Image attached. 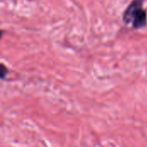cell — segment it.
<instances>
[{
	"instance_id": "6da1fadb",
	"label": "cell",
	"mask_w": 147,
	"mask_h": 147,
	"mask_svg": "<svg viewBox=\"0 0 147 147\" xmlns=\"http://www.w3.org/2000/svg\"><path fill=\"white\" fill-rule=\"evenodd\" d=\"M123 21L127 25L139 29L147 23L146 11L143 7V0H133L123 14Z\"/></svg>"
},
{
	"instance_id": "3957f363",
	"label": "cell",
	"mask_w": 147,
	"mask_h": 147,
	"mask_svg": "<svg viewBox=\"0 0 147 147\" xmlns=\"http://www.w3.org/2000/svg\"><path fill=\"white\" fill-rule=\"evenodd\" d=\"M1 36H2V31L0 30V39H1Z\"/></svg>"
},
{
	"instance_id": "7a4b0ae2",
	"label": "cell",
	"mask_w": 147,
	"mask_h": 147,
	"mask_svg": "<svg viewBox=\"0 0 147 147\" xmlns=\"http://www.w3.org/2000/svg\"><path fill=\"white\" fill-rule=\"evenodd\" d=\"M7 73H8L7 68L3 64H0V78H4Z\"/></svg>"
}]
</instances>
